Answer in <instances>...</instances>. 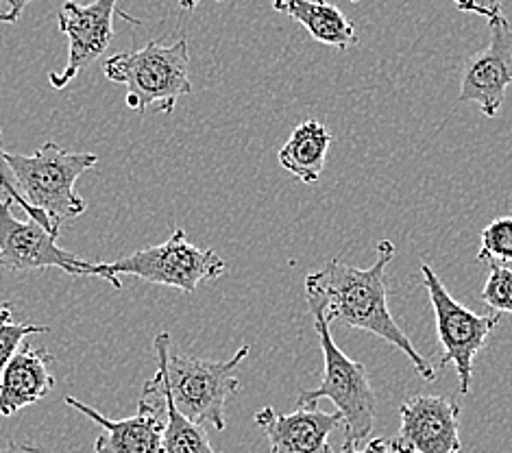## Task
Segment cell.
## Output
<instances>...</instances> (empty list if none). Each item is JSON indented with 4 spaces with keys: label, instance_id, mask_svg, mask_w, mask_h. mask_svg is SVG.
<instances>
[{
    "label": "cell",
    "instance_id": "cell-5",
    "mask_svg": "<svg viewBox=\"0 0 512 453\" xmlns=\"http://www.w3.org/2000/svg\"><path fill=\"white\" fill-rule=\"evenodd\" d=\"M227 271L221 255L212 249H199L188 240L184 229H175L166 242L131 253L116 262H96L92 277L120 288V275L140 277L149 284L177 288L192 295L201 281H214Z\"/></svg>",
    "mask_w": 512,
    "mask_h": 453
},
{
    "label": "cell",
    "instance_id": "cell-16",
    "mask_svg": "<svg viewBox=\"0 0 512 453\" xmlns=\"http://www.w3.org/2000/svg\"><path fill=\"white\" fill-rule=\"evenodd\" d=\"M332 133L319 120H306L290 133L279 151V164L303 183H316L323 175Z\"/></svg>",
    "mask_w": 512,
    "mask_h": 453
},
{
    "label": "cell",
    "instance_id": "cell-10",
    "mask_svg": "<svg viewBox=\"0 0 512 453\" xmlns=\"http://www.w3.org/2000/svg\"><path fill=\"white\" fill-rule=\"evenodd\" d=\"M116 5L118 0H94L90 5L66 3L59 11V31L68 38V64L48 75L55 90H64L85 66L94 64L107 51L114 40L116 16L138 24V20L118 11Z\"/></svg>",
    "mask_w": 512,
    "mask_h": 453
},
{
    "label": "cell",
    "instance_id": "cell-18",
    "mask_svg": "<svg viewBox=\"0 0 512 453\" xmlns=\"http://www.w3.org/2000/svg\"><path fill=\"white\" fill-rule=\"evenodd\" d=\"M475 262L512 268V216L495 218L482 231V249Z\"/></svg>",
    "mask_w": 512,
    "mask_h": 453
},
{
    "label": "cell",
    "instance_id": "cell-27",
    "mask_svg": "<svg viewBox=\"0 0 512 453\" xmlns=\"http://www.w3.org/2000/svg\"><path fill=\"white\" fill-rule=\"evenodd\" d=\"M177 3L181 5V9L192 11V9H197V5L201 3V0H177ZM216 3H223V0H216Z\"/></svg>",
    "mask_w": 512,
    "mask_h": 453
},
{
    "label": "cell",
    "instance_id": "cell-1",
    "mask_svg": "<svg viewBox=\"0 0 512 453\" xmlns=\"http://www.w3.org/2000/svg\"><path fill=\"white\" fill-rule=\"evenodd\" d=\"M395 244L382 240L377 244V260L369 268L349 266L343 260L327 262L321 271L306 277V301L310 312H319L325 321L343 323L386 340L412 362L425 382H434L436 369L414 347L388 310L386 266L393 262Z\"/></svg>",
    "mask_w": 512,
    "mask_h": 453
},
{
    "label": "cell",
    "instance_id": "cell-2",
    "mask_svg": "<svg viewBox=\"0 0 512 453\" xmlns=\"http://www.w3.org/2000/svg\"><path fill=\"white\" fill-rule=\"evenodd\" d=\"M188 66V40L181 38L173 44L155 40L140 51L107 57L103 72L109 81L127 88V107L133 112L144 114L153 107L170 114L181 96L192 92Z\"/></svg>",
    "mask_w": 512,
    "mask_h": 453
},
{
    "label": "cell",
    "instance_id": "cell-7",
    "mask_svg": "<svg viewBox=\"0 0 512 453\" xmlns=\"http://www.w3.org/2000/svg\"><path fill=\"white\" fill-rule=\"evenodd\" d=\"M157 373L144 384L138 401V414L123 421H112L85 406L75 397H66L70 408L79 410L103 434L96 438L94 453H164V432L168 423V393H166V353L170 349V336L162 332L155 338Z\"/></svg>",
    "mask_w": 512,
    "mask_h": 453
},
{
    "label": "cell",
    "instance_id": "cell-24",
    "mask_svg": "<svg viewBox=\"0 0 512 453\" xmlns=\"http://www.w3.org/2000/svg\"><path fill=\"white\" fill-rule=\"evenodd\" d=\"M340 453H393V449H390L388 440L373 438L364 449H358V445H353V443H345L343 451H340Z\"/></svg>",
    "mask_w": 512,
    "mask_h": 453
},
{
    "label": "cell",
    "instance_id": "cell-6",
    "mask_svg": "<svg viewBox=\"0 0 512 453\" xmlns=\"http://www.w3.org/2000/svg\"><path fill=\"white\" fill-rule=\"evenodd\" d=\"M249 355L245 345L227 362H210L188 358L170 351L166 353V388L175 408L197 425H210L214 430H225V403L240 388V379L234 375L238 366Z\"/></svg>",
    "mask_w": 512,
    "mask_h": 453
},
{
    "label": "cell",
    "instance_id": "cell-11",
    "mask_svg": "<svg viewBox=\"0 0 512 453\" xmlns=\"http://www.w3.org/2000/svg\"><path fill=\"white\" fill-rule=\"evenodd\" d=\"M460 403L443 395H414L401 403L393 453H460Z\"/></svg>",
    "mask_w": 512,
    "mask_h": 453
},
{
    "label": "cell",
    "instance_id": "cell-15",
    "mask_svg": "<svg viewBox=\"0 0 512 453\" xmlns=\"http://www.w3.org/2000/svg\"><path fill=\"white\" fill-rule=\"evenodd\" d=\"M273 9L299 22L316 42L343 53L360 42L353 22L327 0H273Z\"/></svg>",
    "mask_w": 512,
    "mask_h": 453
},
{
    "label": "cell",
    "instance_id": "cell-20",
    "mask_svg": "<svg viewBox=\"0 0 512 453\" xmlns=\"http://www.w3.org/2000/svg\"><path fill=\"white\" fill-rule=\"evenodd\" d=\"M51 327L33 325V323H5L0 325V377H3L7 364L24 345V338L31 334H48Z\"/></svg>",
    "mask_w": 512,
    "mask_h": 453
},
{
    "label": "cell",
    "instance_id": "cell-13",
    "mask_svg": "<svg viewBox=\"0 0 512 453\" xmlns=\"http://www.w3.org/2000/svg\"><path fill=\"white\" fill-rule=\"evenodd\" d=\"M340 423L343 416L338 412L319 408H299L290 414L262 408L255 414V425L268 436L271 453H334L329 436Z\"/></svg>",
    "mask_w": 512,
    "mask_h": 453
},
{
    "label": "cell",
    "instance_id": "cell-3",
    "mask_svg": "<svg viewBox=\"0 0 512 453\" xmlns=\"http://www.w3.org/2000/svg\"><path fill=\"white\" fill-rule=\"evenodd\" d=\"M22 197L42 212L59 236L66 220L85 212V201L75 192V183L99 162L94 153H70L57 142H44L33 155L7 153Z\"/></svg>",
    "mask_w": 512,
    "mask_h": 453
},
{
    "label": "cell",
    "instance_id": "cell-21",
    "mask_svg": "<svg viewBox=\"0 0 512 453\" xmlns=\"http://www.w3.org/2000/svg\"><path fill=\"white\" fill-rule=\"evenodd\" d=\"M0 138H3V131H0ZM0 190L5 192V197H9L11 201L18 203L22 210L29 214L31 220H35V223H40L42 227H46L53 234V227H51V223H48V218L42 212L35 210V207L22 197V192L18 188V181H16V175H14V170H11V166L7 162V153L3 149H0Z\"/></svg>",
    "mask_w": 512,
    "mask_h": 453
},
{
    "label": "cell",
    "instance_id": "cell-19",
    "mask_svg": "<svg viewBox=\"0 0 512 453\" xmlns=\"http://www.w3.org/2000/svg\"><path fill=\"white\" fill-rule=\"evenodd\" d=\"M482 303L491 312L512 314V268L491 264V273L482 288Z\"/></svg>",
    "mask_w": 512,
    "mask_h": 453
},
{
    "label": "cell",
    "instance_id": "cell-9",
    "mask_svg": "<svg viewBox=\"0 0 512 453\" xmlns=\"http://www.w3.org/2000/svg\"><path fill=\"white\" fill-rule=\"evenodd\" d=\"M14 201L0 197V266L11 273L38 271V268H59L68 275L88 277L94 271L92 262L64 251L57 236L35 220H16L11 214Z\"/></svg>",
    "mask_w": 512,
    "mask_h": 453
},
{
    "label": "cell",
    "instance_id": "cell-8",
    "mask_svg": "<svg viewBox=\"0 0 512 453\" xmlns=\"http://www.w3.org/2000/svg\"><path fill=\"white\" fill-rule=\"evenodd\" d=\"M421 275L423 286L432 301L436 334L443 349V355L434 364V369H445L447 364H454L460 379V395H467L471 388L475 355L484 349L493 329L502 321V314H475L465 308L449 295V290L432 271L430 264H421Z\"/></svg>",
    "mask_w": 512,
    "mask_h": 453
},
{
    "label": "cell",
    "instance_id": "cell-4",
    "mask_svg": "<svg viewBox=\"0 0 512 453\" xmlns=\"http://www.w3.org/2000/svg\"><path fill=\"white\" fill-rule=\"evenodd\" d=\"M312 316L321 340L325 371L319 386L299 395V408H316L321 399H329L343 416L345 443L360 445L371 436L377 416V397L369 371L362 362L351 360L338 349L323 314L312 312Z\"/></svg>",
    "mask_w": 512,
    "mask_h": 453
},
{
    "label": "cell",
    "instance_id": "cell-22",
    "mask_svg": "<svg viewBox=\"0 0 512 453\" xmlns=\"http://www.w3.org/2000/svg\"><path fill=\"white\" fill-rule=\"evenodd\" d=\"M458 11L465 14H478L489 20V24L506 22L504 16V0H451Z\"/></svg>",
    "mask_w": 512,
    "mask_h": 453
},
{
    "label": "cell",
    "instance_id": "cell-14",
    "mask_svg": "<svg viewBox=\"0 0 512 453\" xmlns=\"http://www.w3.org/2000/svg\"><path fill=\"white\" fill-rule=\"evenodd\" d=\"M53 360L51 351L35 349L24 342L0 377V419H9L51 393L55 388Z\"/></svg>",
    "mask_w": 512,
    "mask_h": 453
},
{
    "label": "cell",
    "instance_id": "cell-17",
    "mask_svg": "<svg viewBox=\"0 0 512 453\" xmlns=\"http://www.w3.org/2000/svg\"><path fill=\"white\" fill-rule=\"evenodd\" d=\"M168 393V388H166ZM164 453H216L201 425L181 414L168 395V423L164 432Z\"/></svg>",
    "mask_w": 512,
    "mask_h": 453
},
{
    "label": "cell",
    "instance_id": "cell-25",
    "mask_svg": "<svg viewBox=\"0 0 512 453\" xmlns=\"http://www.w3.org/2000/svg\"><path fill=\"white\" fill-rule=\"evenodd\" d=\"M0 453H42V449L33 447L29 443H9L7 447L0 449Z\"/></svg>",
    "mask_w": 512,
    "mask_h": 453
},
{
    "label": "cell",
    "instance_id": "cell-26",
    "mask_svg": "<svg viewBox=\"0 0 512 453\" xmlns=\"http://www.w3.org/2000/svg\"><path fill=\"white\" fill-rule=\"evenodd\" d=\"M11 318H14V305L7 303V301H0V325L14 323Z\"/></svg>",
    "mask_w": 512,
    "mask_h": 453
},
{
    "label": "cell",
    "instance_id": "cell-23",
    "mask_svg": "<svg viewBox=\"0 0 512 453\" xmlns=\"http://www.w3.org/2000/svg\"><path fill=\"white\" fill-rule=\"evenodd\" d=\"M31 0H0V22H18Z\"/></svg>",
    "mask_w": 512,
    "mask_h": 453
},
{
    "label": "cell",
    "instance_id": "cell-12",
    "mask_svg": "<svg viewBox=\"0 0 512 453\" xmlns=\"http://www.w3.org/2000/svg\"><path fill=\"white\" fill-rule=\"evenodd\" d=\"M489 29V46L467 61L458 101L475 103L484 116L495 118L512 83V29L508 20L489 24Z\"/></svg>",
    "mask_w": 512,
    "mask_h": 453
}]
</instances>
